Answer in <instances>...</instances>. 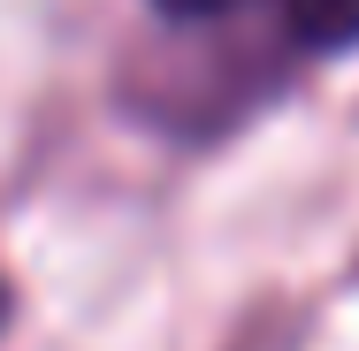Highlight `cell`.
<instances>
[{
    "mask_svg": "<svg viewBox=\"0 0 359 351\" xmlns=\"http://www.w3.org/2000/svg\"><path fill=\"white\" fill-rule=\"evenodd\" d=\"M283 23L306 54H352L359 46V0H290Z\"/></svg>",
    "mask_w": 359,
    "mask_h": 351,
    "instance_id": "6da1fadb",
    "label": "cell"
},
{
    "mask_svg": "<svg viewBox=\"0 0 359 351\" xmlns=\"http://www.w3.org/2000/svg\"><path fill=\"white\" fill-rule=\"evenodd\" d=\"M168 23H215V15H229V8H245V0H153Z\"/></svg>",
    "mask_w": 359,
    "mask_h": 351,
    "instance_id": "7a4b0ae2",
    "label": "cell"
},
{
    "mask_svg": "<svg viewBox=\"0 0 359 351\" xmlns=\"http://www.w3.org/2000/svg\"><path fill=\"white\" fill-rule=\"evenodd\" d=\"M0 321H8V282H0Z\"/></svg>",
    "mask_w": 359,
    "mask_h": 351,
    "instance_id": "3957f363",
    "label": "cell"
}]
</instances>
